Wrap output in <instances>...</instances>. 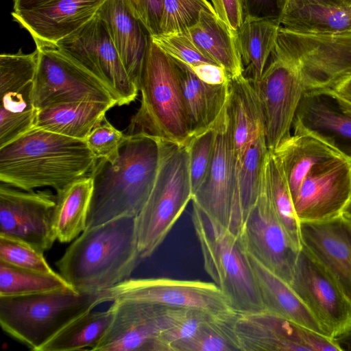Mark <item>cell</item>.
<instances>
[{"label":"cell","mask_w":351,"mask_h":351,"mask_svg":"<svg viewBox=\"0 0 351 351\" xmlns=\"http://www.w3.org/2000/svg\"><path fill=\"white\" fill-rule=\"evenodd\" d=\"M351 198V161L337 158L313 167L293 202L300 221H319L342 215Z\"/></svg>","instance_id":"obj_19"},{"label":"cell","mask_w":351,"mask_h":351,"mask_svg":"<svg viewBox=\"0 0 351 351\" xmlns=\"http://www.w3.org/2000/svg\"><path fill=\"white\" fill-rule=\"evenodd\" d=\"M308 4L344 7L350 5L351 0H288L285 8Z\"/></svg>","instance_id":"obj_49"},{"label":"cell","mask_w":351,"mask_h":351,"mask_svg":"<svg viewBox=\"0 0 351 351\" xmlns=\"http://www.w3.org/2000/svg\"><path fill=\"white\" fill-rule=\"evenodd\" d=\"M240 351H340L333 338L266 311L236 313Z\"/></svg>","instance_id":"obj_15"},{"label":"cell","mask_w":351,"mask_h":351,"mask_svg":"<svg viewBox=\"0 0 351 351\" xmlns=\"http://www.w3.org/2000/svg\"><path fill=\"white\" fill-rule=\"evenodd\" d=\"M0 261L25 269L56 273L43 252L25 242L3 235H0Z\"/></svg>","instance_id":"obj_42"},{"label":"cell","mask_w":351,"mask_h":351,"mask_svg":"<svg viewBox=\"0 0 351 351\" xmlns=\"http://www.w3.org/2000/svg\"><path fill=\"white\" fill-rule=\"evenodd\" d=\"M73 288L58 273L25 269L0 261V297L32 295Z\"/></svg>","instance_id":"obj_36"},{"label":"cell","mask_w":351,"mask_h":351,"mask_svg":"<svg viewBox=\"0 0 351 351\" xmlns=\"http://www.w3.org/2000/svg\"><path fill=\"white\" fill-rule=\"evenodd\" d=\"M216 15L237 31L247 16L245 0H210Z\"/></svg>","instance_id":"obj_46"},{"label":"cell","mask_w":351,"mask_h":351,"mask_svg":"<svg viewBox=\"0 0 351 351\" xmlns=\"http://www.w3.org/2000/svg\"><path fill=\"white\" fill-rule=\"evenodd\" d=\"M97 159L85 141L33 128L0 147L1 183L24 191L58 192L91 175Z\"/></svg>","instance_id":"obj_1"},{"label":"cell","mask_w":351,"mask_h":351,"mask_svg":"<svg viewBox=\"0 0 351 351\" xmlns=\"http://www.w3.org/2000/svg\"><path fill=\"white\" fill-rule=\"evenodd\" d=\"M138 90L141 105L126 134L184 144L191 131L177 69L150 37Z\"/></svg>","instance_id":"obj_4"},{"label":"cell","mask_w":351,"mask_h":351,"mask_svg":"<svg viewBox=\"0 0 351 351\" xmlns=\"http://www.w3.org/2000/svg\"><path fill=\"white\" fill-rule=\"evenodd\" d=\"M106 0H50L34 8L12 11L13 20L32 36L36 47H56L98 12Z\"/></svg>","instance_id":"obj_21"},{"label":"cell","mask_w":351,"mask_h":351,"mask_svg":"<svg viewBox=\"0 0 351 351\" xmlns=\"http://www.w3.org/2000/svg\"><path fill=\"white\" fill-rule=\"evenodd\" d=\"M184 33L204 55L222 66L230 77L243 74L237 31L216 14L202 11L198 21Z\"/></svg>","instance_id":"obj_26"},{"label":"cell","mask_w":351,"mask_h":351,"mask_svg":"<svg viewBox=\"0 0 351 351\" xmlns=\"http://www.w3.org/2000/svg\"><path fill=\"white\" fill-rule=\"evenodd\" d=\"M271 152L283 170L293 202L303 180L313 167L343 158L328 144L307 133H293Z\"/></svg>","instance_id":"obj_25"},{"label":"cell","mask_w":351,"mask_h":351,"mask_svg":"<svg viewBox=\"0 0 351 351\" xmlns=\"http://www.w3.org/2000/svg\"><path fill=\"white\" fill-rule=\"evenodd\" d=\"M158 141L159 158L154 183L135 217L141 259L156 251L193 199L186 144Z\"/></svg>","instance_id":"obj_6"},{"label":"cell","mask_w":351,"mask_h":351,"mask_svg":"<svg viewBox=\"0 0 351 351\" xmlns=\"http://www.w3.org/2000/svg\"><path fill=\"white\" fill-rule=\"evenodd\" d=\"M349 218L351 219V217H350Z\"/></svg>","instance_id":"obj_54"},{"label":"cell","mask_w":351,"mask_h":351,"mask_svg":"<svg viewBox=\"0 0 351 351\" xmlns=\"http://www.w3.org/2000/svg\"><path fill=\"white\" fill-rule=\"evenodd\" d=\"M342 215L348 217H351V198L344 208Z\"/></svg>","instance_id":"obj_53"},{"label":"cell","mask_w":351,"mask_h":351,"mask_svg":"<svg viewBox=\"0 0 351 351\" xmlns=\"http://www.w3.org/2000/svg\"><path fill=\"white\" fill-rule=\"evenodd\" d=\"M268 152L264 128H262L237 162V191L243 223L258 197Z\"/></svg>","instance_id":"obj_35"},{"label":"cell","mask_w":351,"mask_h":351,"mask_svg":"<svg viewBox=\"0 0 351 351\" xmlns=\"http://www.w3.org/2000/svg\"><path fill=\"white\" fill-rule=\"evenodd\" d=\"M97 305V295L73 289L0 297V324L10 337L33 351H40L69 323Z\"/></svg>","instance_id":"obj_7"},{"label":"cell","mask_w":351,"mask_h":351,"mask_svg":"<svg viewBox=\"0 0 351 351\" xmlns=\"http://www.w3.org/2000/svg\"><path fill=\"white\" fill-rule=\"evenodd\" d=\"M34 81L0 93V147L34 127L37 109L33 101Z\"/></svg>","instance_id":"obj_34"},{"label":"cell","mask_w":351,"mask_h":351,"mask_svg":"<svg viewBox=\"0 0 351 351\" xmlns=\"http://www.w3.org/2000/svg\"><path fill=\"white\" fill-rule=\"evenodd\" d=\"M280 27L302 34L351 35V5L344 7L308 4L287 8Z\"/></svg>","instance_id":"obj_31"},{"label":"cell","mask_w":351,"mask_h":351,"mask_svg":"<svg viewBox=\"0 0 351 351\" xmlns=\"http://www.w3.org/2000/svg\"><path fill=\"white\" fill-rule=\"evenodd\" d=\"M292 127L293 133L313 135L351 161V103L335 90L305 91Z\"/></svg>","instance_id":"obj_20"},{"label":"cell","mask_w":351,"mask_h":351,"mask_svg":"<svg viewBox=\"0 0 351 351\" xmlns=\"http://www.w3.org/2000/svg\"><path fill=\"white\" fill-rule=\"evenodd\" d=\"M97 295L98 304L132 301L198 309L217 317H228L236 313L228 299L214 282L199 280L130 278Z\"/></svg>","instance_id":"obj_10"},{"label":"cell","mask_w":351,"mask_h":351,"mask_svg":"<svg viewBox=\"0 0 351 351\" xmlns=\"http://www.w3.org/2000/svg\"><path fill=\"white\" fill-rule=\"evenodd\" d=\"M191 69L201 80L209 84H223L230 78L226 71L216 64L204 63Z\"/></svg>","instance_id":"obj_48"},{"label":"cell","mask_w":351,"mask_h":351,"mask_svg":"<svg viewBox=\"0 0 351 351\" xmlns=\"http://www.w3.org/2000/svg\"><path fill=\"white\" fill-rule=\"evenodd\" d=\"M204 10L215 14L207 0H164L160 34L186 32L198 21Z\"/></svg>","instance_id":"obj_39"},{"label":"cell","mask_w":351,"mask_h":351,"mask_svg":"<svg viewBox=\"0 0 351 351\" xmlns=\"http://www.w3.org/2000/svg\"><path fill=\"white\" fill-rule=\"evenodd\" d=\"M302 243L351 302V219L300 221Z\"/></svg>","instance_id":"obj_22"},{"label":"cell","mask_w":351,"mask_h":351,"mask_svg":"<svg viewBox=\"0 0 351 351\" xmlns=\"http://www.w3.org/2000/svg\"><path fill=\"white\" fill-rule=\"evenodd\" d=\"M112 304V322L93 351H154L158 338L180 308L132 301Z\"/></svg>","instance_id":"obj_18"},{"label":"cell","mask_w":351,"mask_h":351,"mask_svg":"<svg viewBox=\"0 0 351 351\" xmlns=\"http://www.w3.org/2000/svg\"><path fill=\"white\" fill-rule=\"evenodd\" d=\"M149 37L167 55L190 67L204 63L216 64L197 49L186 33L158 34Z\"/></svg>","instance_id":"obj_44"},{"label":"cell","mask_w":351,"mask_h":351,"mask_svg":"<svg viewBox=\"0 0 351 351\" xmlns=\"http://www.w3.org/2000/svg\"><path fill=\"white\" fill-rule=\"evenodd\" d=\"M97 14L105 23L128 75L138 88L149 35L144 32L126 0H106Z\"/></svg>","instance_id":"obj_23"},{"label":"cell","mask_w":351,"mask_h":351,"mask_svg":"<svg viewBox=\"0 0 351 351\" xmlns=\"http://www.w3.org/2000/svg\"><path fill=\"white\" fill-rule=\"evenodd\" d=\"M133 15L150 36L160 33L164 0H126Z\"/></svg>","instance_id":"obj_45"},{"label":"cell","mask_w":351,"mask_h":351,"mask_svg":"<svg viewBox=\"0 0 351 351\" xmlns=\"http://www.w3.org/2000/svg\"><path fill=\"white\" fill-rule=\"evenodd\" d=\"M252 84L263 112L266 144L271 152L291 136L305 88L293 64L274 48L261 77Z\"/></svg>","instance_id":"obj_14"},{"label":"cell","mask_w":351,"mask_h":351,"mask_svg":"<svg viewBox=\"0 0 351 351\" xmlns=\"http://www.w3.org/2000/svg\"><path fill=\"white\" fill-rule=\"evenodd\" d=\"M49 1L50 0H13V11L19 12L29 10Z\"/></svg>","instance_id":"obj_51"},{"label":"cell","mask_w":351,"mask_h":351,"mask_svg":"<svg viewBox=\"0 0 351 351\" xmlns=\"http://www.w3.org/2000/svg\"><path fill=\"white\" fill-rule=\"evenodd\" d=\"M239 237L249 254L290 285L301 249L292 241L275 213L265 163L258 197L247 214Z\"/></svg>","instance_id":"obj_12"},{"label":"cell","mask_w":351,"mask_h":351,"mask_svg":"<svg viewBox=\"0 0 351 351\" xmlns=\"http://www.w3.org/2000/svg\"><path fill=\"white\" fill-rule=\"evenodd\" d=\"M248 257L265 311L328 336L289 284L268 270L249 253Z\"/></svg>","instance_id":"obj_28"},{"label":"cell","mask_w":351,"mask_h":351,"mask_svg":"<svg viewBox=\"0 0 351 351\" xmlns=\"http://www.w3.org/2000/svg\"><path fill=\"white\" fill-rule=\"evenodd\" d=\"M172 58L180 79L192 136L213 127L227 104L229 82L219 85L207 84L189 65Z\"/></svg>","instance_id":"obj_24"},{"label":"cell","mask_w":351,"mask_h":351,"mask_svg":"<svg viewBox=\"0 0 351 351\" xmlns=\"http://www.w3.org/2000/svg\"><path fill=\"white\" fill-rule=\"evenodd\" d=\"M97 78L117 106L134 101L138 88L128 75L104 21L97 14L56 46Z\"/></svg>","instance_id":"obj_13"},{"label":"cell","mask_w":351,"mask_h":351,"mask_svg":"<svg viewBox=\"0 0 351 351\" xmlns=\"http://www.w3.org/2000/svg\"><path fill=\"white\" fill-rule=\"evenodd\" d=\"M56 195L49 190L24 191L1 183L0 235L25 242L42 252L57 240L53 229Z\"/></svg>","instance_id":"obj_16"},{"label":"cell","mask_w":351,"mask_h":351,"mask_svg":"<svg viewBox=\"0 0 351 351\" xmlns=\"http://www.w3.org/2000/svg\"><path fill=\"white\" fill-rule=\"evenodd\" d=\"M288 0H245L247 16L278 22L285 9Z\"/></svg>","instance_id":"obj_47"},{"label":"cell","mask_w":351,"mask_h":351,"mask_svg":"<svg viewBox=\"0 0 351 351\" xmlns=\"http://www.w3.org/2000/svg\"><path fill=\"white\" fill-rule=\"evenodd\" d=\"M159 158L158 139L128 136L118 158L97 160L87 228L120 217H136L152 189Z\"/></svg>","instance_id":"obj_3"},{"label":"cell","mask_w":351,"mask_h":351,"mask_svg":"<svg viewBox=\"0 0 351 351\" xmlns=\"http://www.w3.org/2000/svg\"><path fill=\"white\" fill-rule=\"evenodd\" d=\"M93 186L90 175L57 192L53 222L56 239L60 243L73 241L86 229Z\"/></svg>","instance_id":"obj_30"},{"label":"cell","mask_w":351,"mask_h":351,"mask_svg":"<svg viewBox=\"0 0 351 351\" xmlns=\"http://www.w3.org/2000/svg\"><path fill=\"white\" fill-rule=\"evenodd\" d=\"M274 49L293 64L305 91L336 90L351 77V35L302 34L280 27Z\"/></svg>","instance_id":"obj_8"},{"label":"cell","mask_w":351,"mask_h":351,"mask_svg":"<svg viewBox=\"0 0 351 351\" xmlns=\"http://www.w3.org/2000/svg\"><path fill=\"white\" fill-rule=\"evenodd\" d=\"M214 130L212 127L191 136L185 143L189 155V169L193 197L208 173L211 162Z\"/></svg>","instance_id":"obj_41"},{"label":"cell","mask_w":351,"mask_h":351,"mask_svg":"<svg viewBox=\"0 0 351 351\" xmlns=\"http://www.w3.org/2000/svg\"><path fill=\"white\" fill-rule=\"evenodd\" d=\"M289 285L329 337L334 338L351 326V302L303 245Z\"/></svg>","instance_id":"obj_17"},{"label":"cell","mask_w":351,"mask_h":351,"mask_svg":"<svg viewBox=\"0 0 351 351\" xmlns=\"http://www.w3.org/2000/svg\"><path fill=\"white\" fill-rule=\"evenodd\" d=\"M236 313L228 317L212 316L176 351H240L232 324Z\"/></svg>","instance_id":"obj_38"},{"label":"cell","mask_w":351,"mask_h":351,"mask_svg":"<svg viewBox=\"0 0 351 351\" xmlns=\"http://www.w3.org/2000/svg\"><path fill=\"white\" fill-rule=\"evenodd\" d=\"M128 136L114 128L105 117L85 140V142L95 156L113 163L119 156L120 149Z\"/></svg>","instance_id":"obj_43"},{"label":"cell","mask_w":351,"mask_h":351,"mask_svg":"<svg viewBox=\"0 0 351 351\" xmlns=\"http://www.w3.org/2000/svg\"><path fill=\"white\" fill-rule=\"evenodd\" d=\"M141 260L135 217H120L86 229L56 263L80 293L97 295L130 278Z\"/></svg>","instance_id":"obj_2"},{"label":"cell","mask_w":351,"mask_h":351,"mask_svg":"<svg viewBox=\"0 0 351 351\" xmlns=\"http://www.w3.org/2000/svg\"><path fill=\"white\" fill-rule=\"evenodd\" d=\"M114 314L112 304L104 311L86 312L65 326L40 351H93L108 330Z\"/></svg>","instance_id":"obj_33"},{"label":"cell","mask_w":351,"mask_h":351,"mask_svg":"<svg viewBox=\"0 0 351 351\" xmlns=\"http://www.w3.org/2000/svg\"><path fill=\"white\" fill-rule=\"evenodd\" d=\"M213 128L215 136L209 169L191 201L222 227L239 236L243 217L237 191V161L228 101Z\"/></svg>","instance_id":"obj_9"},{"label":"cell","mask_w":351,"mask_h":351,"mask_svg":"<svg viewBox=\"0 0 351 351\" xmlns=\"http://www.w3.org/2000/svg\"><path fill=\"white\" fill-rule=\"evenodd\" d=\"M212 315L194 308H180L172 324L158 338L154 351H176L177 347L192 338L201 325Z\"/></svg>","instance_id":"obj_40"},{"label":"cell","mask_w":351,"mask_h":351,"mask_svg":"<svg viewBox=\"0 0 351 351\" xmlns=\"http://www.w3.org/2000/svg\"><path fill=\"white\" fill-rule=\"evenodd\" d=\"M115 103L77 101L47 106L37 111L34 127L85 141Z\"/></svg>","instance_id":"obj_27"},{"label":"cell","mask_w":351,"mask_h":351,"mask_svg":"<svg viewBox=\"0 0 351 351\" xmlns=\"http://www.w3.org/2000/svg\"><path fill=\"white\" fill-rule=\"evenodd\" d=\"M191 219L204 266L237 313L265 311L248 253L239 236L210 217L192 202Z\"/></svg>","instance_id":"obj_5"},{"label":"cell","mask_w":351,"mask_h":351,"mask_svg":"<svg viewBox=\"0 0 351 351\" xmlns=\"http://www.w3.org/2000/svg\"><path fill=\"white\" fill-rule=\"evenodd\" d=\"M265 167L275 213L292 241L301 249L300 221L296 215L291 191L280 165L269 151Z\"/></svg>","instance_id":"obj_37"},{"label":"cell","mask_w":351,"mask_h":351,"mask_svg":"<svg viewBox=\"0 0 351 351\" xmlns=\"http://www.w3.org/2000/svg\"><path fill=\"white\" fill-rule=\"evenodd\" d=\"M280 27L278 22L246 17L237 30L243 75L252 83L258 81L267 65Z\"/></svg>","instance_id":"obj_32"},{"label":"cell","mask_w":351,"mask_h":351,"mask_svg":"<svg viewBox=\"0 0 351 351\" xmlns=\"http://www.w3.org/2000/svg\"><path fill=\"white\" fill-rule=\"evenodd\" d=\"M34 80L33 101L37 110L77 101L115 103L112 93L93 75L56 47H40Z\"/></svg>","instance_id":"obj_11"},{"label":"cell","mask_w":351,"mask_h":351,"mask_svg":"<svg viewBox=\"0 0 351 351\" xmlns=\"http://www.w3.org/2000/svg\"><path fill=\"white\" fill-rule=\"evenodd\" d=\"M335 91L343 98L351 103V77Z\"/></svg>","instance_id":"obj_52"},{"label":"cell","mask_w":351,"mask_h":351,"mask_svg":"<svg viewBox=\"0 0 351 351\" xmlns=\"http://www.w3.org/2000/svg\"><path fill=\"white\" fill-rule=\"evenodd\" d=\"M228 105L232 120L237 163L258 132L264 128L257 93L243 74L230 78Z\"/></svg>","instance_id":"obj_29"},{"label":"cell","mask_w":351,"mask_h":351,"mask_svg":"<svg viewBox=\"0 0 351 351\" xmlns=\"http://www.w3.org/2000/svg\"><path fill=\"white\" fill-rule=\"evenodd\" d=\"M333 339L341 351H351V326Z\"/></svg>","instance_id":"obj_50"}]
</instances>
